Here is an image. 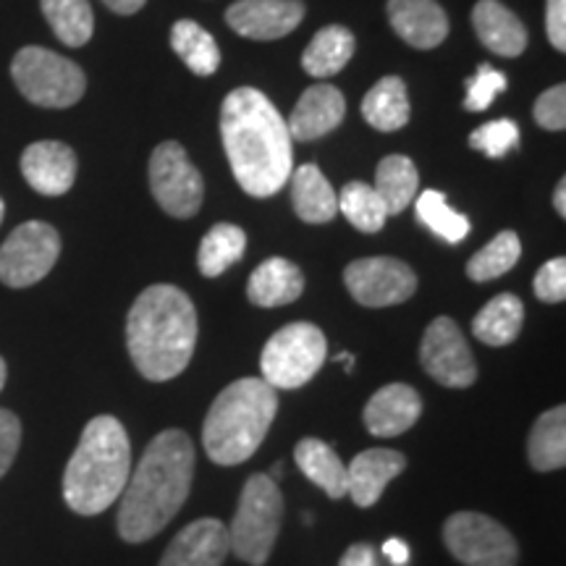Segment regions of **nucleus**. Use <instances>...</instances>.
Wrapping results in <instances>:
<instances>
[{"label":"nucleus","mask_w":566,"mask_h":566,"mask_svg":"<svg viewBox=\"0 0 566 566\" xmlns=\"http://www.w3.org/2000/svg\"><path fill=\"white\" fill-rule=\"evenodd\" d=\"M221 137L233 179L252 197H273L294 171L292 134L279 108L254 87L229 92L221 108Z\"/></svg>","instance_id":"nucleus-1"},{"label":"nucleus","mask_w":566,"mask_h":566,"mask_svg":"<svg viewBox=\"0 0 566 566\" xmlns=\"http://www.w3.org/2000/svg\"><path fill=\"white\" fill-rule=\"evenodd\" d=\"M195 443L184 430H163L142 454L118 506V535L145 543L163 533L192 491Z\"/></svg>","instance_id":"nucleus-2"},{"label":"nucleus","mask_w":566,"mask_h":566,"mask_svg":"<svg viewBox=\"0 0 566 566\" xmlns=\"http://www.w3.org/2000/svg\"><path fill=\"white\" fill-rule=\"evenodd\" d=\"M126 346L142 378L153 384L179 378L195 357V302L171 283L147 286L126 317Z\"/></svg>","instance_id":"nucleus-3"},{"label":"nucleus","mask_w":566,"mask_h":566,"mask_svg":"<svg viewBox=\"0 0 566 566\" xmlns=\"http://www.w3.org/2000/svg\"><path fill=\"white\" fill-rule=\"evenodd\" d=\"M129 475L132 441L126 428L111 415L92 417L63 472V501L82 516L103 514L122 499Z\"/></svg>","instance_id":"nucleus-4"},{"label":"nucleus","mask_w":566,"mask_h":566,"mask_svg":"<svg viewBox=\"0 0 566 566\" xmlns=\"http://www.w3.org/2000/svg\"><path fill=\"white\" fill-rule=\"evenodd\" d=\"M279 412V394L263 378H239L212 401L202 428V446L210 462L242 464L265 441Z\"/></svg>","instance_id":"nucleus-5"},{"label":"nucleus","mask_w":566,"mask_h":566,"mask_svg":"<svg viewBox=\"0 0 566 566\" xmlns=\"http://www.w3.org/2000/svg\"><path fill=\"white\" fill-rule=\"evenodd\" d=\"M283 495L273 478L252 475L244 483L239 509L229 525V546L242 562L263 566L281 533Z\"/></svg>","instance_id":"nucleus-6"},{"label":"nucleus","mask_w":566,"mask_h":566,"mask_svg":"<svg viewBox=\"0 0 566 566\" xmlns=\"http://www.w3.org/2000/svg\"><path fill=\"white\" fill-rule=\"evenodd\" d=\"M13 84L40 108H71L84 97L87 76L74 61L40 45H27L11 61Z\"/></svg>","instance_id":"nucleus-7"},{"label":"nucleus","mask_w":566,"mask_h":566,"mask_svg":"<svg viewBox=\"0 0 566 566\" xmlns=\"http://www.w3.org/2000/svg\"><path fill=\"white\" fill-rule=\"evenodd\" d=\"M328 357L325 334L313 323H289L268 338L260 354V373L275 391H294L315 378Z\"/></svg>","instance_id":"nucleus-8"},{"label":"nucleus","mask_w":566,"mask_h":566,"mask_svg":"<svg viewBox=\"0 0 566 566\" xmlns=\"http://www.w3.org/2000/svg\"><path fill=\"white\" fill-rule=\"evenodd\" d=\"M443 541L451 556L464 566H516L520 548L514 535L478 512H457L446 520Z\"/></svg>","instance_id":"nucleus-9"},{"label":"nucleus","mask_w":566,"mask_h":566,"mask_svg":"<svg viewBox=\"0 0 566 566\" xmlns=\"http://www.w3.org/2000/svg\"><path fill=\"white\" fill-rule=\"evenodd\" d=\"M59 254L61 237L51 223H21L0 247V281L11 289L34 286L53 271Z\"/></svg>","instance_id":"nucleus-10"},{"label":"nucleus","mask_w":566,"mask_h":566,"mask_svg":"<svg viewBox=\"0 0 566 566\" xmlns=\"http://www.w3.org/2000/svg\"><path fill=\"white\" fill-rule=\"evenodd\" d=\"M150 189L155 202L174 218H192L202 208V176L179 142H163L153 150Z\"/></svg>","instance_id":"nucleus-11"},{"label":"nucleus","mask_w":566,"mask_h":566,"mask_svg":"<svg viewBox=\"0 0 566 566\" xmlns=\"http://www.w3.org/2000/svg\"><path fill=\"white\" fill-rule=\"evenodd\" d=\"M420 363L422 370L446 388H470L478 380V367L470 346L451 317H436L424 328Z\"/></svg>","instance_id":"nucleus-12"},{"label":"nucleus","mask_w":566,"mask_h":566,"mask_svg":"<svg viewBox=\"0 0 566 566\" xmlns=\"http://www.w3.org/2000/svg\"><path fill=\"white\" fill-rule=\"evenodd\" d=\"M344 283L363 307H394L412 300L417 275L396 258H363L346 265Z\"/></svg>","instance_id":"nucleus-13"},{"label":"nucleus","mask_w":566,"mask_h":566,"mask_svg":"<svg viewBox=\"0 0 566 566\" xmlns=\"http://www.w3.org/2000/svg\"><path fill=\"white\" fill-rule=\"evenodd\" d=\"M304 19L300 0H239L226 11V21L247 40L271 42L292 34Z\"/></svg>","instance_id":"nucleus-14"},{"label":"nucleus","mask_w":566,"mask_h":566,"mask_svg":"<svg viewBox=\"0 0 566 566\" xmlns=\"http://www.w3.org/2000/svg\"><path fill=\"white\" fill-rule=\"evenodd\" d=\"M21 176L34 192L45 197L66 195L76 181V153L55 139H42L21 153Z\"/></svg>","instance_id":"nucleus-15"},{"label":"nucleus","mask_w":566,"mask_h":566,"mask_svg":"<svg viewBox=\"0 0 566 566\" xmlns=\"http://www.w3.org/2000/svg\"><path fill=\"white\" fill-rule=\"evenodd\" d=\"M229 527L221 520L189 522L160 558V566H223L229 556Z\"/></svg>","instance_id":"nucleus-16"},{"label":"nucleus","mask_w":566,"mask_h":566,"mask_svg":"<svg viewBox=\"0 0 566 566\" xmlns=\"http://www.w3.org/2000/svg\"><path fill=\"white\" fill-rule=\"evenodd\" d=\"M346 116V101L342 90L334 84H313L302 92V97L296 101L292 118H289V134L292 139L300 142H315L338 129V124Z\"/></svg>","instance_id":"nucleus-17"},{"label":"nucleus","mask_w":566,"mask_h":566,"mask_svg":"<svg viewBox=\"0 0 566 566\" xmlns=\"http://www.w3.org/2000/svg\"><path fill=\"white\" fill-rule=\"evenodd\" d=\"M407 467V457L394 449H367L346 467V495L359 509H370Z\"/></svg>","instance_id":"nucleus-18"},{"label":"nucleus","mask_w":566,"mask_h":566,"mask_svg":"<svg viewBox=\"0 0 566 566\" xmlns=\"http://www.w3.org/2000/svg\"><path fill=\"white\" fill-rule=\"evenodd\" d=\"M422 415V396L407 384H388L373 394L365 407L367 433L396 438L415 428Z\"/></svg>","instance_id":"nucleus-19"},{"label":"nucleus","mask_w":566,"mask_h":566,"mask_svg":"<svg viewBox=\"0 0 566 566\" xmlns=\"http://www.w3.org/2000/svg\"><path fill=\"white\" fill-rule=\"evenodd\" d=\"M388 21L417 51H433L449 34V17L436 0H388Z\"/></svg>","instance_id":"nucleus-20"},{"label":"nucleus","mask_w":566,"mask_h":566,"mask_svg":"<svg viewBox=\"0 0 566 566\" xmlns=\"http://www.w3.org/2000/svg\"><path fill=\"white\" fill-rule=\"evenodd\" d=\"M472 27H475L480 42L493 55L516 59L527 51V27L499 0H478L475 9H472Z\"/></svg>","instance_id":"nucleus-21"},{"label":"nucleus","mask_w":566,"mask_h":566,"mask_svg":"<svg viewBox=\"0 0 566 566\" xmlns=\"http://www.w3.org/2000/svg\"><path fill=\"white\" fill-rule=\"evenodd\" d=\"M304 292V275L292 260L271 258L263 265H258L247 281V296L258 307H283L292 304Z\"/></svg>","instance_id":"nucleus-22"},{"label":"nucleus","mask_w":566,"mask_h":566,"mask_svg":"<svg viewBox=\"0 0 566 566\" xmlns=\"http://www.w3.org/2000/svg\"><path fill=\"white\" fill-rule=\"evenodd\" d=\"M289 181H292L294 212L304 223L321 226L334 221L338 212V195L315 163H304L292 171Z\"/></svg>","instance_id":"nucleus-23"},{"label":"nucleus","mask_w":566,"mask_h":566,"mask_svg":"<svg viewBox=\"0 0 566 566\" xmlns=\"http://www.w3.org/2000/svg\"><path fill=\"white\" fill-rule=\"evenodd\" d=\"M294 462L310 483H315L331 499L346 495V464L321 438H302L294 449Z\"/></svg>","instance_id":"nucleus-24"},{"label":"nucleus","mask_w":566,"mask_h":566,"mask_svg":"<svg viewBox=\"0 0 566 566\" xmlns=\"http://www.w3.org/2000/svg\"><path fill=\"white\" fill-rule=\"evenodd\" d=\"M363 116L378 132L405 129L412 116L407 84L399 76H384L375 82L363 101Z\"/></svg>","instance_id":"nucleus-25"},{"label":"nucleus","mask_w":566,"mask_h":566,"mask_svg":"<svg viewBox=\"0 0 566 566\" xmlns=\"http://www.w3.org/2000/svg\"><path fill=\"white\" fill-rule=\"evenodd\" d=\"M525 323V304L514 294H499L472 321V336L485 346H509Z\"/></svg>","instance_id":"nucleus-26"},{"label":"nucleus","mask_w":566,"mask_h":566,"mask_svg":"<svg viewBox=\"0 0 566 566\" xmlns=\"http://www.w3.org/2000/svg\"><path fill=\"white\" fill-rule=\"evenodd\" d=\"M354 55V34L342 24L323 27L302 53V69L315 80L336 76Z\"/></svg>","instance_id":"nucleus-27"},{"label":"nucleus","mask_w":566,"mask_h":566,"mask_svg":"<svg viewBox=\"0 0 566 566\" xmlns=\"http://www.w3.org/2000/svg\"><path fill=\"white\" fill-rule=\"evenodd\" d=\"M527 457L533 470L551 472L566 464V407L548 409L530 430Z\"/></svg>","instance_id":"nucleus-28"},{"label":"nucleus","mask_w":566,"mask_h":566,"mask_svg":"<svg viewBox=\"0 0 566 566\" xmlns=\"http://www.w3.org/2000/svg\"><path fill=\"white\" fill-rule=\"evenodd\" d=\"M373 187L384 200L388 216H399L415 200L417 187H420V174H417L415 163L405 155H388L378 163Z\"/></svg>","instance_id":"nucleus-29"},{"label":"nucleus","mask_w":566,"mask_h":566,"mask_svg":"<svg viewBox=\"0 0 566 566\" xmlns=\"http://www.w3.org/2000/svg\"><path fill=\"white\" fill-rule=\"evenodd\" d=\"M171 48L197 76H212L221 66L218 42L192 19H179L171 27Z\"/></svg>","instance_id":"nucleus-30"},{"label":"nucleus","mask_w":566,"mask_h":566,"mask_svg":"<svg viewBox=\"0 0 566 566\" xmlns=\"http://www.w3.org/2000/svg\"><path fill=\"white\" fill-rule=\"evenodd\" d=\"M247 250V233L233 223H216L205 233L200 250H197V268L208 279H218V275L229 271L244 258Z\"/></svg>","instance_id":"nucleus-31"},{"label":"nucleus","mask_w":566,"mask_h":566,"mask_svg":"<svg viewBox=\"0 0 566 566\" xmlns=\"http://www.w3.org/2000/svg\"><path fill=\"white\" fill-rule=\"evenodd\" d=\"M40 9L63 45H87L95 32V13H92L90 0H40Z\"/></svg>","instance_id":"nucleus-32"},{"label":"nucleus","mask_w":566,"mask_h":566,"mask_svg":"<svg viewBox=\"0 0 566 566\" xmlns=\"http://www.w3.org/2000/svg\"><path fill=\"white\" fill-rule=\"evenodd\" d=\"M415 210L417 221H420L428 231H433L438 239H443L446 244H459L470 237V218L451 208L443 192L424 189V192L417 197Z\"/></svg>","instance_id":"nucleus-33"},{"label":"nucleus","mask_w":566,"mask_h":566,"mask_svg":"<svg viewBox=\"0 0 566 566\" xmlns=\"http://www.w3.org/2000/svg\"><path fill=\"white\" fill-rule=\"evenodd\" d=\"M338 212H344L346 221L363 233H375L386 226V205L380 200L375 187L365 181H349L338 195Z\"/></svg>","instance_id":"nucleus-34"},{"label":"nucleus","mask_w":566,"mask_h":566,"mask_svg":"<svg viewBox=\"0 0 566 566\" xmlns=\"http://www.w3.org/2000/svg\"><path fill=\"white\" fill-rule=\"evenodd\" d=\"M522 242L514 231H501L493 242H488L483 250L475 252L467 263V275L475 283H485L512 271L520 263Z\"/></svg>","instance_id":"nucleus-35"},{"label":"nucleus","mask_w":566,"mask_h":566,"mask_svg":"<svg viewBox=\"0 0 566 566\" xmlns=\"http://www.w3.org/2000/svg\"><path fill=\"white\" fill-rule=\"evenodd\" d=\"M520 145V126L512 118L488 122L470 134V147L488 155L491 160H501L509 150Z\"/></svg>","instance_id":"nucleus-36"},{"label":"nucleus","mask_w":566,"mask_h":566,"mask_svg":"<svg viewBox=\"0 0 566 566\" xmlns=\"http://www.w3.org/2000/svg\"><path fill=\"white\" fill-rule=\"evenodd\" d=\"M509 82H506V74L504 71L488 66L478 69L475 76H470L467 80V97H464V108L472 111V113H480V111H488L493 105L495 97L501 95V92H506Z\"/></svg>","instance_id":"nucleus-37"},{"label":"nucleus","mask_w":566,"mask_h":566,"mask_svg":"<svg viewBox=\"0 0 566 566\" xmlns=\"http://www.w3.org/2000/svg\"><path fill=\"white\" fill-rule=\"evenodd\" d=\"M533 289L541 302L562 304L566 300V260L564 258L548 260V263L535 273Z\"/></svg>","instance_id":"nucleus-38"},{"label":"nucleus","mask_w":566,"mask_h":566,"mask_svg":"<svg viewBox=\"0 0 566 566\" xmlns=\"http://www.w3.org/2000/svg\"><path fill=\"white\" fill-rule=\"evenodd\" d=\"M535 122L548 132H564L566 129V87L564 84H556L543 92L535 101L533 108Z\"/></svg>","instance_id":"nucleus-39"},{"label":"nucleus","mask_w":566,"mask_h":566,"mask_svg":"<svg viewBox=\"0 0 566 566\" xmlns=\"http://www.w3.org/2000/svg\"><path fill=\"white\" fill-rule=\"evenodd\" d=\"M19 446H21L19 417L9 412V409H0V478L11 470L13 459L19 454Z\"/></svg>","instance_id":"nucleus-40"},{"label":"nucleus","mask_w":566,"mask_h":566,"mask_svg":"<svg viewBox=\"0 0 566 566\" xmlns=\"http://www.w3.org/2000/svg\"><path fill=\"white\" fill-rule=\"evenodd\" d=\"M548 42L558 53L566 51V0H546Z\"/></svg>","instance_id":"nucleus-41"},{"label":"nucleus","mask_w":566,"mask_h":566,"mask_svg":"<svg viewBox=\"0 0 566 566\" xmlns=\"http://www.w3.org/2000/svg\"><path fill=\"white\" fill-rule=\"evenodd\" d=\"M338 566H378V562H375V548L370 543H354L352 548H346Z\"/></svg>","instance_id":"nucleus-42"},{"label":"nucleus","mask_w":566,"mask_h":566,"mask_svg":"<svg viewBox=\"0 0 566 566\" xmlns=\"http://www.w3.org/2000/svg\"><path fill=\"white\" fill-rule=\"evenodd\" d=\"M384 554L391 558L396 566H405L409 562V546L399 537H391V541L384 543Z\"/></svg>","instance_id":"nucleus-43"},{"label":"nucleus","mask_w":566,"mask_h":566,"mask_svg":"<svg viewBox=\"0 0 566 566\" xmlns=\"http://www.w3.org/2000/svg\"><path fill=\"white\" fill-rule=\"evenodd\" d=\"M103 3L108 6L113 13H118V17H132V13L145 9L147 0H103Z\"/></svg>","instance_id":"nucleus-44"},{"label":"nucleus","mask_w":566,"mask_h":566,"mask_svg":"<svg viewBox=\"0 0 566 566\" xmlns=\"http://www.w3.org/2000/svg\"><path fill=\"white\" fill-rule=\"evenodd\" d=\"M554 208H556L558 216L566 218V181L564 179L558 181V187H556V192H554Z\"/></svg>","instance_id":"nucleus-45"},{"label":"nucleus","mask_w":566,"mask_h":566,"mask_svg":"<svg viewBox=\"0 0 566 566\" xmlns=\"http://www.w3.org/2000/svg\"><path fill=\"white\" fill-rule=\"evenodd\" d=\"M6 378H9V367H6V359L0 357V391H3V386H6Z\"/></svg>","instance_id":"nucleus-46"},{"label":"nucleus","mask_w":566,"mask_h":566,"mask_svg":"<svg viewBox=\"0 0 566 566\" xmlns=\"http://www.w3.org/2000/svg\"><path fill=\"white\" fill-rule=\"evenodd\" d=\"M3 216H6V202L3 197H0V223H3Z\"/></svg>","instance_id":"nucleus-47"}]
</instances>
